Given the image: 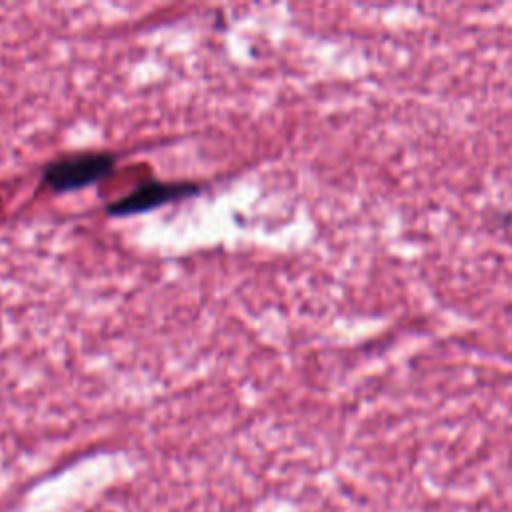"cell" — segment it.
Instances as JSON below:
<instances>
[{
  "instance_id": "obj_1",
  "label": "cell",
  "mask_w": 512,
  "mask_h": 512,
  "mask_svg": "<svg viewBox=\"0 0 512 512\" xmlns=\"http://www.w3.org/2000/svg\"><path fill=\"white\" fill-rule=\"evenodd\" d=\"M116 166L110 152H80L58 158L44 168V186L52 192H72L106 178Z\"/></svg>"
},
{
  "instance_id": "obj_2",
  "label": "cell",
  "mask_w": 512,
  "mask_h": 512,
  "mask_svg": "<svg viewBox=\"0 0 512 512\" xmlns=\"http://www.w3.org/2000/svg\"><path fill=\"white\" fill-rule=\"evenodd\" d=\"M198 192V184L194 182H160L150 180L142 186L134 188L130 194L116 198L106 206L108 216H132L142 214L152 208H158L168 202H176L180 198L194 196Z\"/></svg>"
}]
</instances>
